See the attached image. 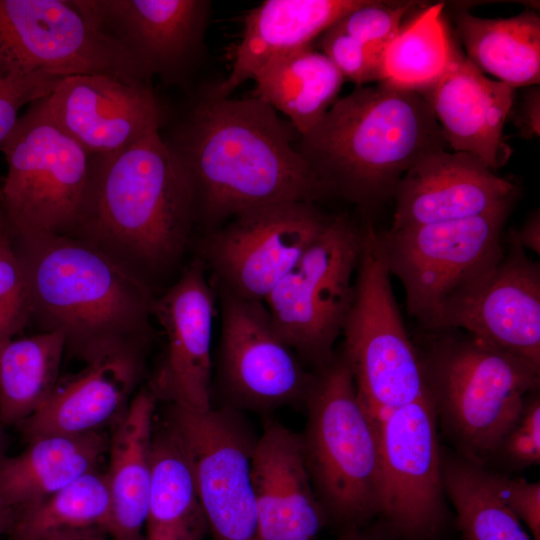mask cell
<instances>
[{
  "label": "cell",
  "mask_w": 540,
  "mask_h": 540,
  "mask_svg": "<svg viewBox=\"0 0 540 540\" xmlns=\"http://www.w3.org/2000/svg\"><path fill=\"white\" fill-rule=\"evenodd\" d=\"M294 127L251 96L204 92L163 137L188 175L196 222L210 232L261 206L306 202L329 194L294 145Z\"/></svg>",
  "instance_id": "6da1fadb"
},
{
  "label": "cell",
  "mask_w": 540,
  "mask_h": 540,
  "mask_svg": "<svg viewBox=\"0 0 540 540\" xmlns=\"http://www.w3.org/2000/svg\"><path fill=\"white\" fill-rule=\"evenodd\" d=\"M195 223L190 179L161 130H154L120 151L92 156L70 236L152 290L180 262Z\"/></svg>",
  "instance_id": "7a4b0ae2"
},
{
  "label": "cell",
  "mask_w": 540,
  "mask_h": 540,
  "mask_svg": "<svg viewBox=\"0 0 540 540\" xmlns=\"http://www.w3.org/2000/svg\"><path fill=\"white\" fill-rule=\"evenodd\" d=\"M11 233L29 292L31 322L58 331L85 364L146 354L152 290L90 244L54 233Z\"/></svg>",
  "instance_id": "3957f363"
},
{
  "label": "cell",
  "mask_w": 540,
  "mask_h": 540,
  "mask_svg": "<svg viewBox=\"0 0 540 540\" xmlns=\"http://www.w3.org/2000/svg\"><path fill=\"white\" fill-rule=\"evenodd\" d=\"M447 147L424 98L385 82L336 100L297 144L329 193L363 207L393 196L416 161Z\"/></svg>",
  "instance_id": "277c9868"
},
{
  "label": "cell",
  "mask_w": 540,
  "mask_h": 540,
  "mask_svg": "<svg viewBox=\"0 0 540 540\" xmlns=\"http://www.w3.org/2000/svg\"><path fill=\"white\" fill-rule=\"evenodd\" d=\"M304 409L303 456L329 524L364 527L381 513L379 442L342 352L316 371Z\"/></svg>",
  "instance_id": "5b68a950"
},
{
  "label": "cell",
  "mask_w": 540,
  "mask_h": 540,
  "mask_svg": "<svg viewBox=\"0 0 540 540\" xmlns=\"http://www.w3.org/2000/svg\"><path fill=\"white\" fill-rule=\"evenodd\" d=\"M421 360L437 418L462 456L479 463L539 388L540 367L469 334L440 340Z\"/></svg>",
  "instance_id": "8992f818"
},
{
  "label": "cell",
  "mask_w": 540,
  "mask_h": 540,
  "mask_svg": "<svg viewBox=\"0 0 540 540\" xmlns=\"http://www.w3.org/2000/svg\"><path fill=\"white\" fill-rule=\"evenodd\" d=\"M379 233L363 229L342 350L359 397L375 420L428 393L424 368L398 309Z\"/></svg>",
  "instance_id": "52a82bcc"
},
{
  "label": "cell",
  "mask_w": 540,
  "mask_h": 540,
  "mask_svg": "<svg viewBox=\"0 0 540 540\" xmlns=\"http://www.w3.org/2000/svg\"><path fill=\"white\" fill-rule=\"evenodd\" d=\"M43 98L28 105L0 148L7 163L0 210L12 233L70 236L92 156L56 124Z\"/></svg>",
  "instance_id": "ba28073f"
},
{
  "label": "cell",
  "mask_w": 540,
  "mask_h": 540,
  "mask_svg": "<svg viewBox=\"0 0 540 540\" xmlns=\"http://www.w3.org/2000/svg\"><path fill=\"white\" fill-rule=\"evenodd\" d=\"M362 240L363 229L347 216L330 217L263 302L283 341L316 371L335 356L354 296Z\"/></svg>",
  "instance_id": "9c48e42d"
},
{
  "label": "cell",
  "mask_w": 540,
  "mask_h": 540,
  "mask_svg": "<svg viewBox=\"0 0 540 540\" xmlns=\"http://www.w3.org/2000/svg\"><path fill=\"white\" fill-rule=\"evenodd\" d=\"M511 209L379 233L389 273L401 282L411 316L437 328L446 304L502 256Z\"/></svg>",
  "instance_id": "30bf717a"
},
{
  "label": "cell",
  "mask_w": 540,
  "mask_h": 540,
  "mask_svg": "<svg viewBox=\"0 0 540 540\" xmlns=\"http://www.w3.org/2000/svg\"><path fill=\"white\" fill-rule=\"evenodd\" d=\"M0 70L98 74L136 84H151L152 78L72 0H0Z\"/></svg>",
  "instance_id": "8fae6325"
},
{
  "label": "cell",
  "mask_w": 540,
  "mask_h": 540,
  "mask_svg": "<svg viewBox=\"0 0 540 540\" xmlns=\"http://www.w3.org/2000/svg\"><path fill=\"white\" fill-rule=\"evenodd\" d=\"M161 418L191 462L213 540H260L251 460L258 435L243 412L166 404Z\"/></svg>",
  "instance_id": "7c38bea8"
},
{
  "label": "cell",
  "mask_w": 540,
  "mask_h": 540,
  "mask_svg": "<svg viewBox=\"0 0 540 540\" xmlns=\"http://www.w3.org/2000/svg\"><path fill=\"white\" fill-rule=\"evenodd\" d=\"M218 285L221 336L217 387L221 407L271 413L305 407L315 382L274 327L263 302L242 298Z\"/></svg>",
  "instance_id": "4fadbf2b"
},
{
  "label": "cell",
  "mask_w": 540,
  "mask_h": 540,
  "mask_svg": "<svg viewBox=\"0 0 540 540\" xmlns=\"http://www.w3.org/2000/svg\"><path fill=\"white\" fill-rule=\"evenodd\" d=\"M437 421L429 392L374 420L380 455V515L405 540H429L445 520Z\"/></svg>",
  "instance_id": "5bb4252c"
},
{
  "label": "cell",
  "mask_w": 540,
  "mask_h": 540,
  "mask_svg": "<svg viewBox=\"0 0 540 540\" xmlns=\"http://www.w3.org/2000/svg\"><path fill=\"white\" fill-rule=\"evenodd\" d=\"M330 217L313 203L285 202L244 211L198 244L217 284L264 302L320 235Z\"/></svg>",
  "instance_id": "9a60e30c"
},
{
  "label": "cell",
  "mask_w": 540,
  "mask_h": 540,
  "mask_svg": "<svg viewBox=\"0 0 540 540\" xmlns=\"http://www.w3.org/2000/svg\"><path fill=\"white\" fill-rule=\"evenodd\" d=\"M500 259L444 307L436 329H461L540 367V265L510 236Z\"/></svg>",
  "instance_id": "2e32d148"
},
{
  "label": "cell",
  "mask_w": 540,
  "mask_h": 540,
  "mask_svg": "<svg viewBox=\"0 0 540 540\" xmlns=\"http://www.w3.org/2000/svg\"><path fill=\"white\" fill-rule=\"evenodd\" d=\"M151 314L163 330L165 346L147 388L166 404L193 411L211 409L214 298L201 259L153 297Z\"/></svg>",
  "instance_id": "e0dca14e"
},
{
  "label": "cell",
  "mask_w": 540,
  "mask_h": 540,
  "mask_svg": "<svg viewBox=\"0 0 540 540\" xmlns=\"http://www.w3.org/2000/svg\"><path fill=\"white\" fill-rule=\"evenodd\" d=\"M150 76L182 80L198 60L210 14L205 0H72Z\"/></svg>",
  "instance_id": "ac0fdd59"
},
{
  "label": "cell",
  "mask_w": 540,
  "mask_h": 540,
  "mask_svg": "<svg viewBox=\"0 0 540 540\" xmlns=\"http://www.w3.org/2000/svg\"><path fill=\"white\" fill-rule=\"evenodd\" d=\"M43 102L56 124L91 156L127 148L161 130L166 120L151 84L107 75L63 77Z\"/></svg>",
  "instance_id": "d6986e66"
},
{
  "label": "cell",
  "mask_w": 540,
  "mask_h": 540,
  "mask_svg": "<svg viewBox=\"0 0 540 540\" xmlns=\"http://www.w3.org/2000/svg\"><path fill=\"white\" fill-rule=\"evenodd\" d=\"M517 187L478 158L439 150L416 161L393 193L390 229L461 220L513 206Z\"/></svg>",
  "instance_id": "ffe728a7"
},
{
  "label": "cell",
  "mask_w": 540,
  "mask_h": 540,
  "mask_svg": "<svg viewBox=\"0 0 540 540\" xmlns=\"http://www.w3.org/2000/svg\"><path fill=\"white\" fill-rule=\"evenodd\" d=\"M260 540H316L329 524L313 488L300 434L268 419L251 460Z\"/></svg>",
  "instance_id": "44dd1931"
},
{
  "label": "cell",
  "mask_w": 540,
  "mask_h": 540,
  "mask_svg": "<svg viewBox=\"0 0 540 540\" xmlns=\"http://www.w3.org/2000/svg\"><path fill=\"white\" fill-rule=\"evenodd\" d=\"M432 110L453 152L470 154L492 171L512 155L504 126L515 89L478 70L461 52L446 73L418 92Z\"/></svg>",
  "instance_id": "7402d4cb"
},
{
  "label": "cell",
  "mask_w": 540,
  "mask_h": 540,
  "mask_svg": "<svg viewBox=\"0 0 540 540\" xmlns=\"http://www.w3.org/2000/svg\"><path fill=\"white\" fill-rule=\"evenodd\" d=\"M143 353H120L58 381L46 402L17 427L24 438L85 434L114 425L127 410L145 370Z\"/></svg>",
  "instance_id": "603a6c76"
},
{
  "label": "cell",
  "mask_w": 540,
  "mask_h": 540,
  "mask_svg": "<svg viewBox=\"0 0 540 540\" xmlns=\"http://www.w3.org/2000/svg\"><path fill=\"white\" fill-rule=\"evenodd\" d=\"M364 0H266L244 18L242 37L227 77L206 92L230 97L272 58L311 45Z\"/></svg>",
  "instance_id": "cb8c5ba5"
},
{
  "label": "cell",
  "mask_w": 540,
  "mask_h": 540,
  "mask_svg": "<svg viewBox=\"0 0 540 540\" xmlns=\"http://www.w3.org/2000/svg\"><path fill=\"white\" fill-rule=\"evenodd\" d=\"M157 402L147 386H143L113 425L109 437L106 475L111 498L112 540H145Z\"/></svg>",
  "instance_id": "d4e9b609"
},
{
  "label": "cell",
  "mask_w": 540,
  "mask_h": 540,
  "mask_svg": "<svg viewBox=\"0 0 540 540\" xmlns=\"http://www.w3.org/2000/svg\"><path fill=\"white\" fill-rule=\"evenodd\" d=\"M108 448L102 431L33 438L20 454L0 460V500L16 513L28 508L98 469Z\"/></svg>",
  "instance_id": "484cf974"
},
{
  "label": "cell",
  "mask_w": 540,
  "mask_h": 540,
  "mask_svg": "<svg viewBox=\"0 0 540 540\" xmlns=\"http://www.w3.org/2000/svg\"><path fill=\"white\" fill-rule=\"evenodd\" d=\"M208 534L189 457L172 428L155 417L145 540H204Z\"/></svg>",
  "instance_id": "4316f807"
},
{
  "label": "cell",
  "mask_w": 540,
  "mask_h": 540,
  "mask_svg": "<svg viewBox=\"0 0 540 540\" xmlns=\"http://www.w3.org/2000/svg\"><path fill=\"white\" fill-rule=\"evenodd\" d=\"M252 80V96L287 116L299 136L322 120L345 81L311 45L272 58Z\"/></svg>",
  "instance_id": "83f0119b"
},
{
  "label": "cell",
  "mask_w": 540,
  "mask_h": 540,
  "mask_svg": "<svg viewBox=\"0 0 540 540\" xmlns=\"http://www.w3.org/2000/svg\"><path fill=\"white\" fill-rule=\"evenodd\" d=\"M455 24L465 57L483 74L514 89L539 84L540 17L536 11L482 18L461 10Z\"/></svg>",
  "instance_id": "f1b7e54d"
},
{
  "label": "cell",
  "mask_w": 540,
  "mask_h": 540,
  "mask_svg": "<svg viewBox=\"0 0 540 540\" xmlns=\"http://www.w3.org/2000/svg\"><path fill=\"white\" fill-rule=\"evenodd\" d=\"M110 529L107 475L96 469L17 512L9 535L12 540H75L97 535L110 537Z\"/></svg>",
  "instance_id": "f546056e"
},
{
  "label": "cell",
  "mask_w": 540,
  "mask_h": 540,
  "mask_svg": "<svg viewBox=\"0 0 540 540\" xmlns=\"http://www.w3.org/2000/svg\"><path fill=\"white\" fill-rule=\"evenodd\" d=\"M65 339L58 331L0 343V419L18 426L49 398L59 381Z\"/></svg>",
  "instance_id": "4dcf8cb0"
},
{
  "label": "cell",
  "mask_w": 540,
  "mask_h": 540,
  "mask_svg": "<svg viewBox=\"0 0 540 540\" xmlns=\"http://www.w3.org/2000/svg\"><path fill=\"white\" fill-rule=\"evenodd\" d=\"M438 2L416 13L387 44L381 81L419 92L440 79L461 53L450 35Z\"/></svg>",
  "instance_id": "1f68e13d"
},
{
  "label": "cell",
  "mask_w": 540,
  "mask_h": 540,
  "mask_svg": "<svg viewBox=\"0 0 540 540\" xmlns=\"http://www.w3.org/2000/svg\"><path fill=\"white\" fill-rule=\"evenodd\" d=\"M442 480L462 540H532L479 462L442 456Z\"/></svg>",
  "instance_id": "d6a6232c"
},
{
  "label": "cell",
  "mask_w": 540,
  "mask_h": 540,
  "mask_svg": "<svg viewBox=\"0 0 540 540\" xmlns=\"http://www.w3.org/2000/svg\"><path fill=\"white\" fill-rule=\"evenodd\" d=\"M31 323L28 286L12 237L0 210V343Z\"/></svg>",
  "instance_id": "836d02e7"
},
{
  "label": "cell",
  "mask_w": 540,
  "mask_h": 540,
  "mask_svg": "<svg viewBox=\"0 0 540 540\" xmlns=\"http://www.w3.org/2000/svg\"><path fill=\"white\" fill-rule=\"evenodd\" d=\"M414 1L364 2L334 23V26L360 42L384 50L403 25Z\"/></svg>",
  "instance_id": "e575fe53"
},
{
  "label": "cell",
  "mask_w": 540,
  "mask_h": 540,
  "mask_svg": "<svg viewBox=\"0 0 540 540\" xmlns=\"http://www.w3.org/2000/svg\"><path fill=\"white\" fill-rule=\"evenodd\" d=\"M322 53L344 80L357 86L381 81L382 49L366 45L337 27L330 26L320 39Z\"/></svg>",
  "instance_id": "d590c367"
},
{
  "label": "cell",
  "mask_w": 540,
  "mask_h": 540,
  "mask_svg": "<svg viewBox=\"0 0 540 540\" xmlns=\"http://www.w3.org/2000/svg\"><path fill=\"white\" fill-rule=\"evenodd\" d=\"M62 78L43 72L17 75L0 70V148L16 124L19 110L49 95Z\"/></svg>",
  "instance_id": "8d00e7d4"
},
{
  "label": "cell",
  "mask_w": 540,
  "mask_h": 540,
  "mask_svg": "<svg viewBox=\"0 0 540 540\" xmlns=\"http://www.w3.org/2000/svg\"><path fill=\"white\" fill-rule=\"evenodd\" d=\"M497 451L518 467L540 463V399L536 391L527 397L517 421Z\"/></svg>",
  "instance_id": "74e56055"
},
{
  "label": "cell",
  "mask_w": 540,
  "mask_h": 540,
  "mask_svg": "<svg viewBox=\"0 0 540 540\" xmlns=\"http://www.w3.org/2000/svg\"><path fill=\"white\" fill-rule=\"evenodd\" d=\"M491 482L512 512L540 540V484L524 478H509L490 472Z\"/></svg>",
  "instance_id": "f35d334b"
},
{
  "label": "cell",
  "mask_w": 540,
  "mask_h": 540,
  "mask_svg": "<svg viewBox=\"0 0 540 540\" xmlns=\"http://www.w3.org/2000/svg\"><path fill=\"white\" fill-rule=\"evenodd\" d=\"M523 139L538 138L540 135V89L532 86L523 96L517 110L511 111L509 118Z\"/></svg>",
  "instance_id": "ab89813d"
},
{
  "label": "cell",
  "mask_w": 540,
  "mask_h": 540,
  "mask_svg": "<svg viewBox=\"0 0 540 540\" xmlns=\"http://www.w3.org/2000/svg\"><path fill=\"white\" fill-rule=\"evenodd\" d=\"M511 237L525 250L540 253V217L539 212L533 213L518 231Z\"/></svg>",
  "instance_id": "60d3db41"
},
{
  "label": "cell",
  "mask_w": 540,
  "mask_h": 540,
  "mask_svg": "<svg viewBox=\"0 0 540 540\" xmlns=\"http://www.w3.org/2000/svg\"><path fill=\"white\" fill-rule=\"evenodd\" d=\"M336 540H383L382 536L364 527H353L341 530Z\"/></svg>",
  "instance_id": "b9f144b4"
},
{
  "label": "cell",
  "mask_w": 540,
  "mask_h": 540,
  "mask_svg": "<svg viewBox=\"0 0 540 540\" xmlns=\"http://www.w3.org/2000/svg\"><path fill=\"white\" fill-rule=\"evenodd\" d=\"M16 518V511L0 500V535L9 534Z\"/></svg>",
  "instance_id": "7bdbcfd3"
},
{
  "label": "cell",
  "mask_w": 540,
  "mask_h": 540,
  "mask_svg": "<svg viewBox=\"0 0 540 540\" xmlns=\"http://www.w3.org/2000/svg\"><path fill=\"white\" fill-rule=\"evenodd\" d=\"M4 427L5 426L3 425L0 419V460L6 456L5 455L6 439H5Z\"/></svg>",
  "instance_id": "ee69618b"
},
{
  "label": "cell",
  "mask_w": 540,
  "mask_h": 540,
  "mask_svg": "<svg viewBox=\"0 0 540 540\" xmlns=\"http://www.w3.org/2000/svg\"><path fill=\"white\" fill-rule=\"evenodd\" d=\"M75 540H112V539L107 535H97V536H91V537L75 539Z\"/></svg>",
  "instance_id": "f6af8a7d"
}]
</instances>
